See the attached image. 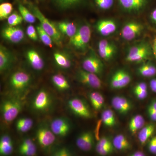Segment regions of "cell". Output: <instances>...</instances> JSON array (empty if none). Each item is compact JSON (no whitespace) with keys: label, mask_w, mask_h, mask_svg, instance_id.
<instances>
[{"label":"cell","mask_w":156,"mask_h":156,"mask_svg":"<svg viewBox=\"0 0 156 156\" xmlns=\"http://www.w3.org/2000/svg\"><path fill=\"white\" fill-rule=\"evenodd\" d=\"M153 53L152 49L145 42H141L131 46L126 54V60L131 63H143L147 61Z\"/></svg>","instance_id":"obj_1"},{"label":"cell","mask_w":156,"mask_h":156,"mask_svg":"<svg viewBox=\"0 0 156 156\" xmlns=\"http://www.w3.org/2000/svg\"><path fill=\"white\" fill-rule=\"evenodd\" d=\"M23 104L17 98H9L2 101L1 112L2 119L5 123L9 124L19 114L22 109Z\"/></svg>","instance_id":"obj_2"},{"label":"cell","mask_w":156,"mask_h":156,"mask_svg":"<svg viewBox=\"0 0 156 156\" xmlns=\"http://www.w3.org/2000/svg\"><path fill=\"white\" fill-rule=\"evenodd\" d=\"M91 27L88 23L81 24L75 34L70 38L69 45L74 49L83 52L87 49L91 38Z\"/></svg>","instance_id":"obj_3"},{"label":"cell","mask_w":156,"mask_h":156,"mask_svg":"<svg viewBox=\"0 0 156 156\" xmlns=\"http://www.w3.org/2000/svg\"><path fill=\"white\" fill-rule=\"evenodd\" d=\"M29 6L31 12L38 20L42 28L51 37L55 43L58 44H61V34L56 25L45 17L37 7L33 5H30Z\"/></svg>","instance_id":"obj_4"},{"label":"cell","mask_w":156,"mask_h":156,"mask_svg":"<svg viewBox=\"0 0 156 156\" xmlns=\"http://www.w3.org/2000/svg\"><path fill=\"white\" fill-rule=\"evenodd\" d=\"M53 97L44 89L39 90L35 95L31 103V108L35 112L44 114L48 112L53 107Z\"/></svg>","instance_id":"obj_5"},{"label":"cell","mask_w":156,"mask_h":156,"mask_svg":"<svg viewBox=\"0 0 156 156\" xmlns=\"http://www.w3.org/2000/svg\"><path fill=\"white\" fill-rule=\"evenodd\" d=\"M31 80V77L28 73L23 70L17 71L10 76L9 86L12 91L19 94L28 89Z\"/></svg>","instance_id":"obj_6"},{"label":"cell","mask_w":156,"mask_h":156,"mask_svg":"<svg viewBox=\"0 0 156 156\" xmlns=\"http://www.w3.org/2000/svg\"><path fill=\"white\" fill-rule=\"evenodd\" d=\"M68 107L74 114L85 119H92V112L86 101L79 98H73L68 101Z\"/></svg>","instance_id":"obj_7"},{"label":"cell","mask_w":156,"mask_h":156,"mask_svg":"<svg viewBox=\"0 0 156 156\" xmlns=\"http://www.w3.org/2000/svg\"><path fill=\"white\" fill-rule=\"evenodd\" d=\"M104 64L99 56L93 50L83 58L82 61L83 69L89 72L100 76L103 73Z\"/></svg>","instance_id":"obj_8"},{"label":"cell","mask_w":156,"mask_h":156,"mask_svg":"<svg viewBox=\"0 0 156 156\" xmlns=\"http://www.w3.org/2000/svg\"><path fill=\"white\" fill-rule=\"evenodd\" d=\"M35 135L38 143L43 148L51 146L56 140V135L53 133L50 126L46 123L39 125L36 131Z\"/></svg>","instance_id":"obj_9"},{"label":"cell","mask_w":156,"mask_h":156,"mask_svg":"<svg viewBox=\"0 0 156 156\" xmlns=\"http://www.w3.org/2000/svg\"><path fill=\"white\" fill-rule=\"evenodd\" d=\"M76 77L80 83L93 89L102 88V83L98 76L87 72L83 69H79L76 73Z\"/></svg>","instance_id":"obj_10"},{"label":"cell","mask_w":156,"mask_h":156,"mask_svg":"<svg viewBox=\"0 0 156 156\" xmlns=\"http://www.w3.org/2000/svg\"><path fill=\"white\" fill-rule=\"evenodd\" d=\"M144 29L142 23L137 21H129L123 26L121 30V36L126 41H133L141 35Z\"/></svg>","instance_id":"obj_11"},{"label":"cell","mask_w":156,"mask_h":156,"mask_svg":"<svg viewBox=\"0 0 156 156\" xmlns=\"http://www.w3.org/2000/svg\"><path fill=\"white\" fill-rule=\"evenodd\" d=\"M131 80L132 76L129 72L125 69H118L112 75L110 86L112 89H122L129 85Z\"/></svg>","instance_id":"obj_12"},{"label":"cell","mask_w":156,"mask_h":156,"mask_svg":"<svg viewBox=\"0 0 156 156\" xmlns=\"http://www.w3.org/2000/svg\"><path fill=\"white\" fill-rule=\"evenodd\" d=\"M50 126L55 135L59 137L67 136L71 129V124L69 120L63 117L54 119L50 123Z\"/></svg>","instance_id":"obj_13"},{"label":"cell","mask_w":156,"mask_h":156,"mask_svg":"<svg viewBox=\"0 0 156 156\" xmlns=\"http://www.w3.org/2000/svg\"><path fill=\"white\" fill-rule=\"evenodd\" d=\"M98 51L101 58L105 61H110L113 58L117 53V46L112 41L102 39L98 42Z\"/></svg>","instance_id":"obj_14"},{"label":"cell","mask_w":156,"mask_h":156,"mask_svg":"<svg viewBox=\"0 0 156 156\" xmlns=\"http://www.w3.org/2000/svg\"><path fill=\"white\" fill-rule=\"evenodd\" d=\"M2 36L3 38L8 41L17 44L24 39V33L23 30L19 27L9 26L3 29Z\"/></svg>","instance_id":"obj_15"},{"label":"cell","mask_w":156,"mask_h":156,"mask_svg":"<svg viewBox=\"0 0 156 156\" xmlns=\"http://www.w3.org/2000/svg\"><path fill=\"white\" fill-rule=\"evenodd\" d=\"M95 28L101 35L107 37L115 32L118 24L112 19H101L96 23Z\"/></svg>","instance_id":"obj_16"},{"label":"cell","mask_w":156,"mask_h":156,"mask_svg":"<svg viewBox=\"0 0 156 156\" xmlns=\"http://www.w3.org/2000/svg\"><path fill=\"white\" fill-rule=\"evenodd\" d=\"M111 105L115 110L122 115L128 114L133 108L132 104L129 99L119 95H117L112 98Z\"/></svg>","instance_id":"obj_17"},{"label":"cell","mask_w":156,"mask_h":156,"mask_svg":"<svg viewBox=\"0 0 156 156\" xmlns=\"http://www.w3.org/2000/svg\"><path fill=\"white\" fill-rule=\"evenodd\" d=\"M94 144V134L88 131L81 133L77 137L76 144L80 149L84 151L91 150Z\"/></svg>","instance_id":"obj_18"},{"label":"cell","mask_w":156,"mask_h":156,"mask_svg":"<svg viewBox=\"0 0 156 156\" xmlns=\"http://www.w3.org/2000/svg\"><path fill=\"white\" fill-rule=\"evenodd\" d=\"M27 58L29 63L34 70L40 71L44 69L45 64L41 55L35 50L31 49L27 52Z\"/></svg>","instance_id":"obj_19"},{"label":"cell","mask_w":156,"mask_h":156,"mask_svg":"<svg viewBox=\"0 0 156 156\" xmlns=\"http://www.w3.org/2000/svg\"><path fill=\"white\" fill-rule=\"evenodd\" d=\"M53 56L56 66L61 69L67 70L72 66L73 59L68 53L57 51L54 53Z\"/></svg>","instance_id":"obj_20"},{"label":"cell","mask_w":156,"mask_h":156,"mask_svg":"<svg viewBox=\"0 0 156 156\" xmlns=\"http://www.w3.org/2000/svg\"><path fill=\"white\" fill-rule=\"evenodd\" d=\"M13 58L9 50L1 45L0 47V72L1 73L8 70L12 64Z\"/></svg>","instance_id":"obj_21"},{"label":"cell","mask_w":156,"mask_h":156,"mask_svg":"<svg viewBox=\"0 0 156 156\" xmlns=\"http://www.w3.org/2000/svg\"><path fill=\"white\" fill-rule=\"evenodd\" d=\"M121 5L128 12H137L142 10L147 4V0H119Z\"/></svg>","instance_id":"obj_22"},{"label":"cell","mask_w":156,"mask_h":156,"mask_svg":"<svg viewBox=\"0 0 156 156\" xmlns=\"http://www.w3.org/2000/svg\"><path fill=\"white\" fill-rule=\"evenodd\" d=\"M37 149L33 141L29 138L23 140L19 148V152L24 156H35L36 155Z\"/></svg>","instance_id":"obj_23"},{"label":"cell","mask_w":156,"mask_h":156,"mask_svg":"<svg viewBox=\"0 0 156 156\" xmlns=\"http://www.w3.org/2000/svg\"><path fill=\"white\" fill-rule=\"evenodd\" d=\"M56 25L60 33L68 37H72L76 32L78 27L75 23L70 21H61L57 23Z\"/></svg>","instance_id":"obj_24"},{"label":"cell","mask_w":156,"mask_h":156,"mask_svg":"<svg viewBox=\"0 0 156 156\" xmlns=\"http://www.w3.org/2000/svg\"><path fill=\"white\" fill-rule=\"evenodd\" d=\"M14 146L11 136L8 134L3 135L0 139V154L2 156L11 154L13 151Z\"/></svg>","instance_id":"obj_25"},{"label":"cell","mask_w":156,"mask_h":156,"mask_svg":"<svg viewBox=\"0 0 156 156\" xmlns=\"http://www.w3.org/2000/svg\"><path fill=\"white\" fill-rule=\"evenodd\" d=\"M51 80L53 86L59 91L64 92L70 88V85L67 79L62 74L53 75L51 77Z\"/></svg>","instance_id":"obj_26"},{"label":"cell","mask_w":156,"mask_h":156,"mask_svg":"<svg viewBox=\"0 0 156 156\" xmlns=\"http://www.w3.org/2000/svg\"><path fill=\"white\" fill-rule=\"evenodd\" d=\"M156 129L155 125L154 123H151L144 126L140 130L138 138L140 142L142 145L145 144L148 140L152 136Z\"/></svg>","instance_id":"obj_27"},{"label":"cell","mask_w":156,"mask_h":156,"mask_svg":"<svg viewBox=\"0 0 156 156\" xmlns=\"http://www.w3.org/2000/svg\"><path fill=\"white\" fill-rule=\"evenodd\" d=\"M137 73L144 77H152L156 75V66L150 62H145L137 69Z\"/></svg>","instance_id":"obj_28"},{"label":"cell","mask_w":156,"mask_h":156,"mask_svg":"<svg viewBox=\"0 0 156 156\" xmlns=\"http://www.w3.org/2000/svg\"><path fill=\"white\" fill-rule=\"evenodd\" d=\"M145 120L142 115H137L131 118L129 122L128 128L132 134H136L144 126Z\"/></svg>","instance_id":"obj_29"},{"label":"cell","mask_w":156,"mask_h":156,"mask_svg":"<svg viewBox=\"0 0 156 156\" xmlns=\"http://www.w3.org/2000/svg\"><path fill=\"white\" fill-rule=\"evenodd\" d=\"M89 98L92 107L95 110H99L103 107L105 103L104 98L100 92L95 91L90 92Z\"/></svg>","instance_id":"obj_30"},{"label":"cell","mask_w":156,"mask_h":156,"mask_svg":"<svg viewBox=\"0 0 156 156\" xmlns=\"http://www.w3.org/2000/svg\"><path fill=\"white\" fill-rule=\"evenodd\" d=\"M113 145L118 150L126 151L131 147V144L128 139L125 135L122 134H118L113 140Z\"/></svg>","instance_id":"obj_31"},{"label":"cell","mask_w":156,"mask_h":156,"mask_svg":"<svg viewBox=\"0 0 156 156\" xmlns=\"http://www.w3.org/2000/svg\"><path fill=\"white\" fill-rule=\"evenodd\" d=\"M101 120L104 125L107 127H114L116 124V119L114 112L109 109L105 110L102 112Z\"/></svg>","instance_id":"obj_32"},{"label":"cell","mask_w":156,"mask_h":156,"mask_svg":"<svg viewBox=\"0 0 156 156\" xmlns=\"http://www.w3.org/2000/svg\"><path fill=\"white\" fill-rule=\"evenodd\" d=\"M34 125V121L29 118H21L16 121V128L21 133H26L30 130Z\"/></svg>","instance_id":"obj_33"},{"label":"cell","mask_w":156,"mask_h":156,"mask_svg":"<svg viewBox=\"0 0 156 156\" xmlns=\"http://www.w3.org/2000/svg\"><path fill=\"white\" fill-rule=\"evenodd\" d=\"M57 8L61 10H66L77 6L85 0H53Z\"/></svg>","instance_id":"obj_34"},{"label":"cell","mask_w":156,"mask_h":156,"mask_svg":"<svg viewBox=\"0 0 156 156\" xmlns=\"http://www.w3.org/2000/svg\"><path fill=\"white\" fill-rule=\"evenodd\" d=\"M18 10L23 20L29 23H33L36 20V17L28 9L22 5L19 4L18 6Z\"/></svg>","instance_id":"obj_35"},{"label":"cell","mask_w":156,"mask_h":156,"mask_svg":"<svg viewBox=\"0 0 156 156\" xmlns=\"http://www.w3.org/2000/svg\"><path fill=\"white\" fill-rule=\"evenodd\" d=\"M36 29L38 35L41 41L45 46L52 48L53 47V40L51 37L42 28L41 25L37 26V27Z\"/></svg>","instance_id":"obj_36"},{"label":"cell","mask_w":156,"mask_h":156,"mask_svg":"<svg viewBox=\"0 0 156 156\" xmlns=\"http://www.w3.org/2000/svg\"><path fill=\"white\" fill-rule=\"evenodd\" d=\"M13 10V5L9 2L2 3L0 5V19L1 20L8 19Z\"/></svg>","instance_id":"obj_37"},{"label":"cell","mask_w":156,"mask_h":156,"mask_svg":"<svg viewBox=\"0 0 156 156\" xmlns=\"http://www.w3.org/2000/svg\"><path fill=\"white\" fill-rule=\"evenodd\" d=\"M23 20L21 15L15 11L8 17L7 22L10 26L16 27L21 24Z\"/></svg>","instance_id":"obj_38"},{"label":"cell","mask_w":156,"mask_h":156,"mask_svg":"<svg viewBox=\"0 0 156 156\" xmlns=\"http://www.w3.org/2000/svg\"><path fill=\"white\" fill-rule=\"evenodd\" d=\"M95 4L100 9L106 10L110 9L114 4V0H95Z\"/></svg>","instance_id":"obj_39"},{"label":"cell","mask_w":156,"mask_h":156,"mask_svg":"<svg viewBox=\"0 0 156 156\" xmlns=\"http://www.w3.org/2000/svg\"><path fill=\"white\" fill-rule=\"evenodd\" d=\"M114 146L102 147L96 146V151L98 154L101 156H105L112 154L114 151Z\"/></svg>","instance_id":"obj_40"},{"label":"cell","mask_w":156,"mask_h":156,"mask_svg":"<svg viewBox=\"0 0 156 156\" xmlns=\"http://www.w3.org/2000/svg\"><path fill=\"white\" fill-rule=\"evenodd\" d=\"M26 34L33 41H37L38 40L37 32L33 25L30 24L28 26L26 29Z\"/></svg>","instance_id":"obj_41"},{"label":"cell","mask_w":156,"mask_h":156,"mask_svg":"<svg viewBox=\"0 0 156 156\" xmlns=\"http://www.w3.org/2000/svg\"><path fill=\"white\" fill-rule=\"evenodd\" d=\"M52 156H72V154L68 148L62 147L55 151Z\"/></svg>","instance_id":"obj_42"},{"label":"cell","mask_w":156,"mask_h":156,"mask_svg":"<svg viewBox=\"0 0 156 156\" xmlns=\"http://www.w3.org/2000/svg\"><path fill=\"white\" fill-rule=\"evenodd\" d=\"M112 142L108 137L106 136H103L98 140L96 146H98L106 147L113 146Z\"/></svg>","instance_id":"obj_43"},{"label":"cell","mask_w":156,"mask_h":156,"mask_svg":"<svg viewBox=\"0 0 156 156\" xmlns=\"http://www.w3.org/2000/svg\"><path fill=\"white\" fill-rule=\"evenodd\" d=\"M148 147L151 153L156 154V136L152 137L149 141Z\"/></svg>","instance_id":"obj_44"},{"label":"cell","mask_w":156,"mask_h":156,"mask_svg":"<svg viewBox=\"0 0 156 156\" xmlns=\"http://www.w3.org/2000/svg\"><path fill=\"white\" fill-rule=\"evenodd\" d=\"M147 90V86L144 82H140L135 85L133 91H146Z\"/></svg>","instance_id":"obj_45"},{"label":"cell","mask_w":156,"mask_h":156,"mask_svg":"<svg viewBox=\"0 0 156 156\" xmlns=\"http://www.w3.org/2000/svg\"><path fill=\"white\" fill-rule=\"evenodd\" d=\"M134 95L140 100H143L147 97L148 95L147 90L146 91H136L134 92Z\"/></svg>","instance_id":"obj_46"},{"label":"cell","mask_w":156,"mask_h":156,"mask_svg":"<svg viewBox=\"0 0 156 156\" xmlns=\"http://www.w3.org/2000/svg\"><path fill=\"white\" fill-rule=\"evenodd\" d=\"M147 113L150 119L153 122H156V112L150 106H148Z\"/></svg>","instance_id":"obj_47"},{"label":"cell","mask_w":156,"mask_h":156,"mask_svg":"<svg viewBox=\"0 0 156 156\" xmlns=\"http://www.w3.org/2000/svg\"><path fill=\"white\" fill-rule=\"evenodd\" d=\"M149 85L151 91L156 93V78L152 79L150 82Z\"/></svg>","instance_id":"obj_48"},{"label":"cell","mask_w":156,"mask_h":156,"mask_svg":"<svg viewBox=\"0 0 156 156\" xmlns=\"http://www.w3.org/2000/svg\"><path fill=\"white\" fill-rule=\"evenodd\" d=\"M151 18L153 22L156 24V9H154L151 13Z\"/></svg>","instance_id":"obj_49"},{"label":"cell","mask_w":156,"mask_h":156,"mask_svg":"<svg viewBox=\"0 0 156 156\" xmlns=\"http://www.w3.org/2000/svg\"><path fill=\"white\" fill-rule=\"evenodd\" d=\"M152 49L153 53L156 58V38L154 39L153 42Z\"/></svg>","instance_id":"obj_50"},{"label":"cell","mask_w":156,"mask_h":156,"mask_svg":"<svg viewBox=\"0 0 156 156\" xmlns=\"http://www.w3.org/2000/svg\"><path fill=\"white\" fill-rule=\"evenodd\" d=\"M130 156H146L145 154L142 151H138L134 153V154H132V155Z\"/></svg>","instance_id":"obj_51"}]
</instances>
